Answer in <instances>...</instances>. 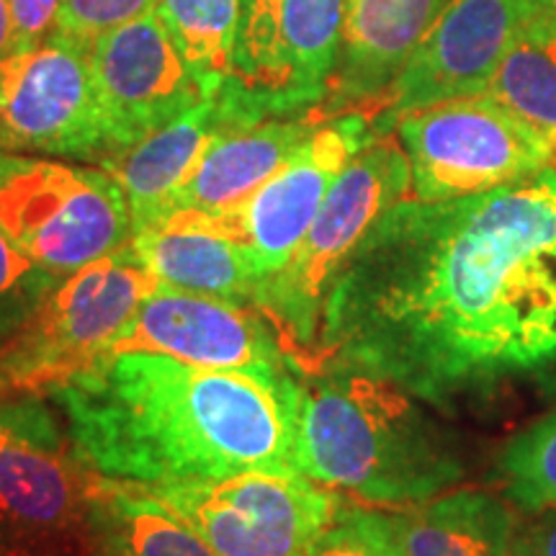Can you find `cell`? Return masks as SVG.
<instances>
[{"label": "cell", "mask_w": 556, "mask_h": 556, "mask_svg": "<svg viewBox=\"0 0 556 556\" xmlns=\"http://www.w3.org/2000/svg\"><path fill=\"white\" fill-rule=\"evenodd\" d=\"M47 413L50 409L37 394H0V446L31 428Z\"/></svg>", "instance_id": "obj_30"}, {"label": "cell", "mask_w": 556, "mask_h": 556, "mask_svg": "<svg viewBox=\"0 0 556 556\" xmlns=\"http://www.w3.org/2000/svg\"><path fill=\"white\" fill-rule=\"evenodd\" d=\"M296 379V469L374 505H417L464 475L417 397L377 374L317 364Z\"/></svg>", "instance_id": "obj_3"}, {"label": "cell", "mask_w": 556, "mask_h": 556, "mask_svg": "<svg viewBox=\"0 0 556 556\" xmlns=\"http://www.w3.org/2000/svg\"><path fill=\"white\" fill-rule=\"evenodd\" d=\"M497 471L513 507L528 516L556 507V409L505 443Z\"/></svg>", "instance_id": "obj_24"}, {"label": "cell", "mask_w": 556, "mask_h": 556, "mask_svg": "<svg viewBox=\"0 0 556 556\" xmlns=\"http://www.w3.org/2000/svg\"><path fill=\"white\" fill-rule=\"evenodd\" d=\"M242 0H157V16L206 86L219 93L232 70Z\"/></svg>", "instance_id": "obj_23"}, {"label": "cell", "mask_w": 556, "mask_h": 556, "mask_svg": "<svg viewBox=\"0 0 556 556\" xmlns=\"http://www.w3.org/2000/svg\"><path fill=\"white\" fill-rule=\"evenodd\" d=\"M225 124L232 122L227 119L219 101L208 99L163 129L152 131L135 148L103 160L101 168L116 178L127 199L131 235L165 219L176 191Z\"/></svg>", "instance_id": "obj_19"}, {"label": "cell", "mask_w": 556, "mask_h": 556, "mask_svg": "<svg viewBox=\"0 0 556 556\" xmlns=\"http://www.w3.org/2000/svg\"><path fill=\"white\" fill-rule=\"evenodd\" d=\"M319 364L446 409L556 361V170L448 201L405 199L345 263Z\"/></svg>", "instance_id": "obj_1"}, {"label": "cell", "mask_w": 556, "mask_h": 556, "mask_svg": "<svg viewBox=\"0 0 556 556\" xmlns=\"http://www.w3.org/2000/svg\"><path fill=\"white\" fill-rule=\"evenodd\" d=\"M513 556H556V507L533 513L528 523H518Z\"/></svg>", "instance_id": "obj_29"}, {"label": "cell", "mask_w": 556, "mask_h": 556, "mask_svg": "<svg viewBox=\"0 0 556 556\" xmlns=\"http://www.w3.org/2000/svg\"><path fill=\"white\" fill-rule=\"evenodd\" d=\"M88 523L99 556H217L148 490L99 477Z\"/></svg>", "instance_id": "obj_21"}, {"label": "cell", "mask_w": 556, "mask_h": 556, "mask_svg": "<svg viewBox=\"0 0 556 556\" xmlns=\"http://www.w3.org/2000/svg\"><path fill=\"white\" fill-rule=\"evenodd\" d=\"M0 227L54 278L131 240L127 199L109 170L16 152H0Z\"/></svg>", "instance_id": "obj_6"}, {"label": "cell", "mask_w": 556, "mask_h": 556, "mask_svg": "<svg viewBox=\"0 0 556 556\" xmlns=\"http://www.w3.org/2000/svg\"><path fill=\"white\" fill-rule=\"evenodd\" d=\"M60 281L26 258L0 227V338L16 330Z\"/></svg>", "instance_id": "obj_25"}, {"label": "cell", "mask_w": 556, "mask_h": 556, "mask_svg": "<svg viewBox=\"0 0 556 556\" xmlns=\"http://www.w3.org/2000/svg\"><path fill=\"white\" fill-rule=\"evenodd\" d=\"M448 0H345V29L330 90L340 101L384 99Z\"/></svg>", "instance_id": "obj_17"}, {"label": "cell", "mask_w": 556, "mask_h": 556, "mask_svg": "<svg viewBox=\"0 0 556 556\" xmlns=\"http://www.w3.org/2000/svg\"><path fill=\"white\" fill-rule=\"evenodd\" d=\"M109 155L178 119L214 90L186 62L157 11L103 34L88 47Z\"/></svg>", "instance_id": "obj_12"}, {"label": "cell", "mask_w": 556, "mask_h": 556, "mask_svg": "<svg viewBox=\"0 0 556 556\" xmlns=\"http://www.w3.org/2000/svg\"><path fill=\"white\" fill-rule=\"evenodd\" d=\"M96 484L99 475L47 413L0 446V531L41 536L88 520Z\"/></svg>", "instance_id": "obj_15"}, {"label": "cell", "mask_w": 556, "mask_h": 556, "mask_svg": "<svg viewBox=\"0 0 556 556\" xmlns=\"http://www.w3.org/2000/svg\"><path fill=\"white\" fill-rule=\"evenodd\" d=\"M50 394L73 446L103 479L163 486L296 469L291 371L206 368L129 351L93 361Z\"/></svg>", "instance_id": "obj_2"}, {"label": "cell", "mask_w": 556, "mask_h": 556, "mask_svg": "<svg viewBox=\"0 0 556 556\" xmlns=\"http://www.w3.org/2000/svg\"><path fill=\"white\" fill-rule=\"evenodd\" d=\"M307 556H400L384 513L345 507Z\"/></svg>", "instance_id": "obj_27"}, {"label": "cell", "mask_w": 556, "mask_h": 556, "mask_svg": "<svg viewBox=\"0 0 556 556\" xmlns=\"http://www.w3.org/2000/svg\"><path fill=\"white\" fill-rule=\"evenodd\" d=\"M142 490L184 518L217 556H307L345 510L336 490L299 469H248Z\"/></svg>", "instance_id": "obj_8"}, {"label": "cell", "mask_w": 556, "mask_h": 556, "mask_svg": "<svg viewBox=\"0 0 556 556\" xmlns=\"http://www.w3.org/2000/svg\"><path fill=\"white\" fill-rule=\"evenodd\" d=\"M377 137V124L364 114H343L317 124L294 155L240 206L219 217L197 219L240 242L253 268L266 281L287 266L302 245L340 173Z\"/></svg>", "instance_id": "obj_11"}, {"label": "cell", "mask_w": 556, "mask_h": 556, "mask_svg": "<svg viewBox=\"0 0 556 556\" xmlns=\"http://www.w3.org/2000/svg\"><path fill=\"white\" fill-rule=\"evenodd\" d=\"M533 18L544 21V24L556 29V0H536V13H533Z\"/></svg>", "instance_id": "obj_32"}, {"label": "cell", "mask_w": 556, "mask_h": 556, "mask_svg": "<svg viewBox=\"0 0 556 556\" xmlns=\"http://www.w3.org/2000/svg\"><path fill=\"white\" fill-rule=\"evenodd\" d=\"M484 93L544 139L556 170V29L531 18L507 47Z\"/></svg>", "instance_id": "obj_22"}, {"label": "cell", "mask_w": 556, "mask_h": 556, "mask_svg": "<svg viewBox=\"0 0 556 556\" xmlns=\"http://www.w3.org/2000/svg\"><path fill=\"white\" fill-rule=\"evenodd\" d=\"M157 11V0H62L58 37L93 47L103 34Z\"/></svg>", "instance_id": "obj_26"}, {"label": "cell", "mask_w": 556, "mask_h": 556, "mask_svg": "<svg viewBox=\"0 0 556 556\" xmlns=\"http://www.w3.org/2000/svg\"><path fill=\"white\" fill-rule=\"evenodd\" d=\"M131 250L157 281L191 294L245 304L258 299L263 278L245 248L197 217H170L135 232Z\"/></svg>", "instance_id": "obj_18"}, {"label": "cell", "mask_w": 556, "mask_h": 556, "mask_svg": "<svg viewBox=\"0 0 556 556\" xmlns=\"http://www.w3.org/2000/svg\"><path fill=\"white\" fill-rule=\"evenodd\" d=\"M400 556H513L518 520L484 490H454L387 516Z\"/></svg>", "instance_id": "obj_20"}, {"label": "cell", "mask_w": 556, "mask_h": 556, "mask_svg": "<svg viewBox=\"0 0 556 556\" xmlns=\"http://www.w3.org/2000/svg\"><path fill=\"white\" fill-rule=\"evenodd\" d=\"M16 54V39H13V18L9 0H0V62Z\"/></svg>", "instance_id": "obj_31"}, {"label": "cell", "mask_w": 556, "mask_h": 556, "mask_svg": "<svg viewBox=\"0 0 556 556\" xmlns=\"http://www.w3.org/2000/svg\"><path fill=\"white\" fill-rule=\"evenodd\" d=\"M536 0H448L384 93L377 129L433 103L484 93Z\"/></svg>", "instance_id": "obj_13"}, {"label": "cell", "mask_w": 556, "mask_h": 556, "mask_svg": "<svg viewBox=\"0 0 556 556\" xmlns=\"http://www.w3.org/2000/svg\"><path fill=\"white\" fill-rule=\"evenodd\" d=\"M0 152L106 160L88 47L54 34L0 62Z\"/></svg>", "instance_id": "obj_10"}, {"label": "cell", "mask_w": 556, "mask_h": 556, "mask_svg": "<svg viewBox=\"0 0 556 556\" xmlns=\"http://www.w3.org/2000/svg\"><path fill=\"white\" fill-rule=\"evenodd\" d=\"M394 127L420 201L477 197L552 168L544 139L486 93L415 109Z\"/></svg>", "instance_id": "obj_9"}, {"label": "cell", "mask_w": 556, "mask_h": 556, "mask_svg": "<svg viewBox=\"0 0 556 556\" xmlns=\"http://www.w3.org/2000/svg\"><path fill=\"white\" fill-rule=\"evenodd\" d=\"M413 168L394 139L377 137L340 173L291 261L261 283L258 299L291 343H315L325 299L374 225L409 199Z\"/></svg>", "instance_id": "obj_5"}, {"label": "cell", "mask_w": 556, "mask_h": 556, "mask_svg": "<svg viewBox=\"0 0 556 556\" xmlns=\"http://www.w3.org/2000/svg\"><path fill=\"white\" fill-rule=\"evenodd\" d=\"M160 283L129 242L62 278L16 330L0 338V394L52 392L106 356Z\"/></svg>", "instance_id": "obj_4"}, {"label": "cell", "mask_w": 556, "mask_h": 556, "mask_svg": "<svg viewBox=\"0 0 556 556\" xmlns=\"http://www.w3.org/2000/svg\"><path fill=\"white\" fill-rule=\"evenodd\" d=\"M160 353L193 366L289 374V356L266 319L242 304L160 283L124 325L111 353ZM103 358V356H101Z\"/></svg>", "instance_id": "obj_14"}, {"label": "cell", "mask_w": 556, "mask_h": 556, "mask_svg": "<svg viewBox=\"0 0 556 556\" xmlns=\"http://www.w3.org/2000/svg\"><path fill=\"white\" fill-rule=\"evenodd\" d=\"M315 127L317 122L309 116H270L250 124H225L176 191L165 219L176 214L219 217L232 212L294 155Z\"/></svg>", "instance_id": "obj_16"}, {"label": "cell", "mask_w": 556, "mask_h": 556, "mask_svg": "<svg viewBox=\"0 0 556 556\" xmlns=\"http://www.w3.org/2000/svg\"><path fill=\"white\" fill-rule=\"evenodd\" d=\"M16 52H29L58 34L62 0H9Z\"/></svg>", "instance_id": "obj_28"}, {"label": "cell", "mask_w": 556, "mask_h": 556, "mask_svg": "<svg viewBox=\"0 0 556 556\" xmlns=\"http://www.w3.org/2000/svg\"><path fill=\"white\" fill-rule=\"evenodd\" d=\"M345 0H242L232 70L214 99L235 124L296 116L328 96Z\"/></svg>", "instance_id": "obj_7"}]
</instances>
